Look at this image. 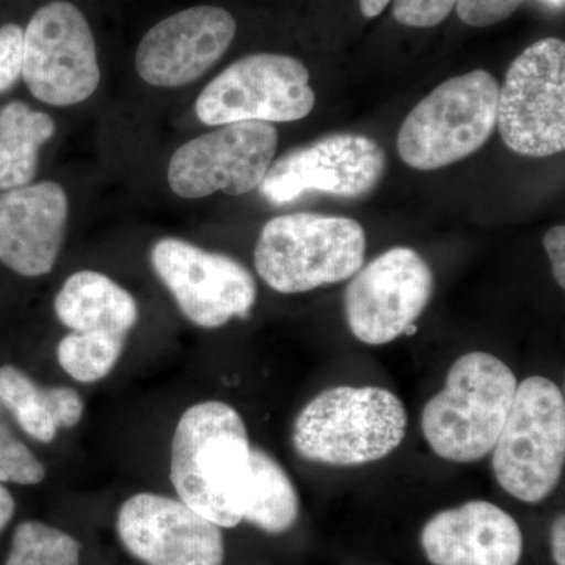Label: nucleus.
Returning <instances> with one entry per match:
<instances>
[{
  "mask_svg": "<svg viewBox=\"0 0 565 565\" xmlns=\"http://www.w3.org/2000/svg\"><path fill=\"white\" fill-rule=\"evenodd\" d=\"M250 449L236 408L221 401L192 405L172 441L170 479L178 498L215 525L236 527L250 484Z\"/></svg>",
  "mask_w": 565,
  "mask_h": 565,
  "instance_id": "nucleus-1",
  "label": "nucleus"
},
{
  "mask_svg": "<svg viewBox=\"0 0 565 565\" xmlns=\"http://www.w3.org/2000/svg\"><path fill=\"white\" fill-rule=\"evenodd\" d=\"M407 411L381 386H334L313 397L297 416V455L330 467H359L392 455L407 434Z\"/></svg>",
  "mask_w": 565,
  "mask_h": 565,
  "instance_id": "nucleus-2",
  "label": "nucleus"
},
{
  "mask_svg": "<svg viewBox=\"0 0 565 565\" xmlns=\"http://www.w3.org/2000/svg\"><path fill=\"white\" fill-rule=\"evenodd\" d=\"M515 374L487 352L465 353L445 388L424 405L422 430L430 449L456 463L478 462L492 452L511 411Z\"/></svg>",
  "mask_w": 565,
  "mask_h": 565,
  "instance_id": "nucleus-3",
  "label": "nucleus"
},
{
  "mask_svg": "<svg viewBox=\"0 0 565 565\" xmlns=\"http://www.w3.org/2000/svg\"><path fill=\"white\" fill-rule=\"evenodd\" d=\"M359 222L332 215H278L264 225L255 267L274 291L300 294L352 278L366 256Z\"/></svg>",
  "mask_w": 565,
  "mask_h": 565,
  "instance_id": "nucleus-4",
  "label": "nucleus"
},
{
  "mask_svg": "<svg viewBox=\"0 0 565 565\" xmlns=\"http://www.w3.org/2000/svg\"><path fill=\"white\" fill-rule=\"evenodd\" d=\"M500 84L475 70L438 85L405 117L397 152L405 166L430 172L481 150L497 128Z\"/></svg>",
  "mask_w": 565,
  "mask_h": 565,
  "instance_id": "nucleus-5",
  "label": "nucleus"
},
{
  "mask_svg": "<svg viewBox=\"0 0 565 565\" xmlns=\"http://www.w3.org/2000/svg\"><path fill=\"white\" fill-rule=\"evenodd\" d=\"M565 463L563 390L542 375L519 386L492 449L498 484L523 503H541L555 492Z\"/></svg>",
  "mask_w": 565,
  "mask_h": 565,
  "instance_id": "nucleus-6",
  "label": "nucleus"
},
{
  "mask_svg": "<svg viewBox=\"0 0 565 565\" xmlns=\"http://www.w3.org/2000/svg\"><path fill=\"white\" fill-rule=\"evenodd\" d=\"M497 128L505 147L526 158L565 148V43L535 41L509 66L498 95Z\"/></svg>",
  "mask_w": 565,
  "mask_h": 565,
  "instance_id": "nucleus-7",
  "label": "nucleus"
},
{
  "mask_svg": "<svg viewBox=\"0 0 565 565\" xmlns=\"http://www.w3.org/2000/svg\"><path fill=\"white\" fill-rule=\"evenodd\" d=\"M315 104L310 71L302 62L282 54H253L212 79L200 93L195 111L210 126L289 122L308 117Z\"/></svg>",
  "mask_w": 565,
  "mask_h": 565,
  "instance_id": "nucleus-8",
  "label": "nucleus"
},
{
  "mask_svg": "<svg viewBox=\"0 0 565 565\" xmlns=\"http://www.w3.org/2000/svg\"><path fill=\"white\" fill-rule=\"evenodd\" d=\"M22 77L41 103L74 106L90 98L102 82L95 36L84 13L55 0L33 14L24 31Z\"/></svg>",
  "mask_w": 565,
  "mask_h": 565,
  "instance_id": "nucleus-9",
  "label": "nucleus"
},
{
  "mask_svg": "<svg viewBox=\"0 0 565 565\" xmlns=\"http://www.w3.org/2000/svg\"><path fill=\"white\" fill-rule=\"evenodd\" d=\"M434 288L433 269L418 252L390 248L353 275L344 294L345 321L364 344L392 343L424 313Z\"/></svg>",
  "mask_w": 565,
  "mask_h": 565,
  "instance_id": "nucleus-10",
  "label": "nucleus"
},
{
  "mask_svg": "<svg viewBox=\"0 0 565 565\" xmlns=\"http://www.w3.org/2000/svg\"><path fill=\"white\" fill-rule=\"evenodd\" d=\"M277 148L278 131L270 122H232L178 148L167 178L182 199L245 195L262 185Z\"/></svg>",
  "mask_w": 565,
  "mask_h": 565,
  "instance_id": "nucleus-11",
  "label": "nucleus"
},
{
  "mask_svg": "<svg viewBox=\"0 0 565 565\" xmlns=\"http://www.w3.org/2000/svg\"><path fill=\"white\" fill-rule=\"evenodd\" d=\"M151 264L181 313L202 329L245 318L256 302L258 289L250 270L223 253L166 237L152 247Z\"/></svg>",
  "mask_w": 565,
  "mask_h": 565,
  "instance_id": "nucleus-12",
  "label": "nucleus"
},
{
  "mask_svg": "<svg viewBox=\"0 0 565 565\" xmlns=\"http://www.w3.org/2000/svg\"><path fill=\"white\" fill-rule=\"evenodd\" d=\"M385 169L384 148L371 137L330 134L273 163L259 191L275 206L296 202L311 192L359 199L381 184Z\"/></svg>",
  "mask_w": 565,
  "mask_h": 565,
  "instance_id": "nucleus-13",
  "label": "nucleus"
},
{
  "mask_svg": "<svg viewBox=\"0 0 565 565\" xmlns=\"http://www.w3.org/2000/svg\"><path fill=\"white\" fill-rule=\"evenodd\" d=\"M121 544L147 565H223L222 527L188 504L158 493H137L117 516Z\"/></svg>",
  "mask_w": 565,
  "mask_h": 565,
  "instance_id": "nucleus-14",
  "label": "nucleus"
},
{
  "mask_svg": "<svg viewBox=\"0 0 565 565\" xmlns=\"http://www.w3.org/2000/svg\"><path fill=\"white\" fill-rule=\"evenodd\" d=\"M236 35L233 14L200 6L158 22L141 39L136 54L139 76L154 87H182L221 61Z\"/></svg>",
  "mask_w": 565,
  "mask_h": 565,
  "instance_id": "nucleus-15",
  "label": "nucleus"
},
{
  "mask_svg": "<svg viewBox=\"0 0 565 565\" xmlns=\"http://www.w3.org/2000/svg\"><path fill=\"white\" fill-rule=\"evenodd\" d=\"M68 195L44 181L0 196V263L22 277L54 269L68 223Z\"/></svg>",
  "mask_w": 565,
  "mask_h": 565,
  "instance_id": "nucleus-16",
  "label": "nucleus"
},
{
  "mask_svg": "<svg viewBox=\"0 0 565 565\" xmlns=\"http://www.w3.org/2000/svg\"><path fill=\"white\" fill-rule=\"evenodd\" d=\"M433 565H519L523 534L514 516L489 501H468L435 514L422 531Z\"/></svg>",
  "mask_w": 565,
  "mask_h": 565,
  "instance_id": "nucleus-17",
  "label": "nucleus"
},
{
  "mask_svg": "<svg viewBox=\"0 0 565 565\" xmlns=\"http://www.w3.org/2000/svg\"><path fill=\"white\" fill-rule=\"evenodd\" d=\"M58 321L71 332H106L128 337L139 321L136 299L107 275L81 270L55 296Z\"/></svg>",
  "mask_w": 565,
  "mask_h": 565,
  "instance_id": "nucleus-18",
  "label": "nucleus"
},
{
  "mask_svg": "<svg viewBox=\"0 0 565 565\" xmlns=\"http://www.w3.org/2000/svg\"><path fill=\"white\" fill-rule=\"evenodd\" d=\"M0 404L22 430L41 444H51L58 430L71 429L84 416V399L70 386H43L11 366H0Z\"/></svg>",
  "mask_w": 565,
  "mask_h": 565,
  "instance_id": "nucleus-19",
  "label": "nucleus"
},
{
  "mask_svg": "<svg viewBox=\"0 0 565 565\" xmlns=\"http://www.w3.org/2000/svg\"><path fill=\"white\" fill-rule=\"evenodd\" d=\"M55 134V122L44 111L13 102L0 109V191L31 184L41 147Z\"/></svg>",
  "mask_w": 565,
  "mask_h": 565,
  "instance_id": "nucleus-20",
  "label": "nucleus"
},
{
  "mask_svg": "<svg viewBox=\"0 0 565 565\" xmlns=\"http://www.w3.org/2000/svg\"><path fill=\"white\" fill-rule=\"evenodd\" d=\"M300 501L291 478L280 462L259 446L250 449V484L243 522L267 534H282L299 519Z\"/></svg>",
  "mask_w": 565,
  "mask_h": 565,
  "instance_id": "nucleus-21",
  "label": "nucleus"
},
{
  "mask_svg": "<svg viewBox=\"0 0 565 565\" xmlns=\"http://www.w3.org/2000/svg\"><path fill=\"white\" fill-rule=\"evenodd\" d=\"M128 337L106 332H70L57 345L58 364L81 384L103 381L120 362Z\"/></svg>",
  "mask_w": 565,
  "mask_h": 565,
  "instance_id": "nucleus-22",
  "label": "nucleus"
},
{
  "mask_svg": "<svg viewBox=\"0 0 565 565\" xmlns=\"http://www.w3.org/2000/svg\"><path fill=\"white\" fill-rule=\"evenodd\" d=\"M6 565H81V544L58 527L28 520L14 530Z\"/></svg>",
  "mask_w": 565,
  "mask_h": 565,
  "instance_id": "nucleus-23",
  "label": "nucleus"
},
{
  "mask_svg": "<svg viewBox=\"0 0 565 565\" xmlns=\"http://www.w3.org/2000/svg\"><path fill=\"white\" fill-rule=\"evenodd\" d=\"M46 478V468L32 455L9 424L0 416V484L13 482L20 486H36Z\"/></svg>",
  "mask_w": 565,
  "mask_h": 565,
  "instance_id": "nucleus-24",
  "label": "nucleus"
},
{
  "mask_svg": "<svg viewBox=\"0 0 565 565\" xmlns=\"http://www.w3.org/2000/svg\"><path fill=\"white\" fill-rule=\"evenodd\" d=\"M456 6L457 0H394L393 18L407 28L429 29L441 24Z\"/></svg>",
  "mask_w": 565,
  "mask_h": 565,
  "instance_id": "nucleus-25",
  "label": "nucleus"
},
{
  "mask_svg": "<svg viewBox=\"0 0 565 565\" xmlns=\"http://www.w3.org/2000/svg\"><path fill=\"white\" fill-rule=\"evenodd\" d=\"M24 31L18 24L0 28V93L10 90L22 76Z\"/></svg>",
  "mask_w": 565,
  "mask_h": 565,
  "instance_id": "nucleus-26",
  "label": "nucleus"
},
{
  "mask_svg": "<svg viewBox=\"0 0 565 565\" xmlns=\"http://www.w3.org/2000/svg\"><path fill=\"white\" fill-rule=\"evenodd\" d=\"M525 0H457V14L471 28H490L515 13Z\"/></svg>",
  "mask_w": 565,
  "mask_h": 565,
  "instance_id": "nucleus-27",
  "label": "nucleus"
},
{
  "mask_svg": "<svg viewBox=\"0 0 565 565\" xmlns=\"http://www.w3.org/2000/svg\"><path fill=\"white\" fill-rule=\"evenodd\" d=\"M544 247L553 264V275L559 288H565V226L556 225L544 236Z\"/></svg>",
  "mask_w": 565,
  "mask_h": 565,
  "instance_id": "nucleus-28",
  "label": "nucleus"
},
{
  "mask_svg": "<svg viewBox=\"0 0 565 565\" xmlns=\"http://www.w3.org/2000/svg\"><path fill=\"white\" fill-rule=\"evenodd\" d=\"M553 559L556 565H565V519L557 516L552 527Z\"/></svg>",
  "mask_w": 565,
  "mask_h": 565,
  "instance_id": "nucleus-29",
  "label": "nucleus"
},
{
  "mask_svg": "<svg viewBox=\"0 0 565 565\" xmlns=\"http://www.w3.org/2000/svg\"><path fill=\"white\" fill-rule=\"evenodd\" d=\"M14 511H17L14 498L11 497V493L3 484H0V534L9 526L11 519H13Z\"/></svg>",
  "mask_w": 565,
  "mask_h": 565,
  "instance_id": "nucleus-30",
  "label": "nucleus"
},
{
  "mask_svg": "<svg viewBox=\"0 0 565 565\" xmlns=\"http://www.w3.org/2000/svg\"><path fill=\"white\" fill-rule=\"evenodd\" d=\"M392 0H360V10L364 18H377Z\"/></svg>",
  "mask_w": 565,
  "mask_h": 565,
  "instance_id": "nucleus-31",
  "label": "nucleus"
},
{
  "mask_svg": "<svg viewBox=\"0 0 565 565\" xmlns=\"http://www.w3.org/2000/svg\"><path fill=\"white\" fill-rule=\"evenodd\" d=\"M416 332H418V327H416L415 323H412L411 327H407V330H405L404 334L412 337V334H415Z\"/></svg>",
  "mask_w": 565,
  "mask_h": 565,
  "instance_id": "nucleus-32",
  "label": "nucleus"
}]
</instances>
